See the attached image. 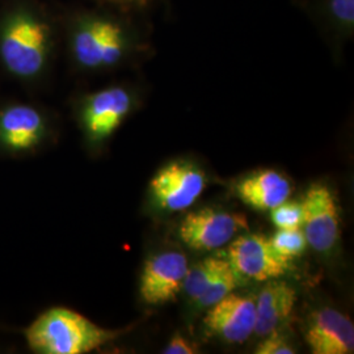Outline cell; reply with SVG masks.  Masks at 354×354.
Listing matches in <instances>:
<instances>
[{
	"label": "cell",
	"mask_w": 354,
	"mask_h": 354,
	"mask_svg": "<svg viewBox=\"0 0 354 354\" xmlns=\"http://www.w3.org/2000/svg\"><path fill=\"white\" fill-rule=\"evenodd\" d=\"M54 28L37 8L20 4L0 20V64L13 79L35 84L46 75L54 51Z\"/></svg>",
	"instance_id": "obj_1"
},
{
	"label": "cell",
	"mask_w": 354,
	"mask_h": 354,
	"mask_svg": "<svg viewBox=\"0 0 354 354\" xmlns=\"http://www.w3.org/2000/svg\"><path fill=\"white\" fill-rule=\"evenodd\" d=\"M127 329L105 328L75 310L53 306L23 329L28 349L35 354H87L120 339Z\"/></svg>",
	"instance_id": "obj_2"
},
{
	"label": "cell",
	"mask_w": 354,
	"mask_h": 354,
	"mask_svg": "<svg viewBox=\"0 0 354 354\" xmlns=\"http://www.w3.org/2000/svg\"><path fill=\"white\" fill-rule=\"evenodd\" d=\"M136 32L124 20L106 13L76 16L68 32L74 64L86 71L113 68L122 64L136 45Z\"/></svg>",
	"instance_id": "obj_3"
},
{
	"label": "cell",
	"mask_w": 354,
	"mask_h": 354,
	"mask_svg": "<svg viewBox=\"0 0 354 354\" xmlns=\"http://www.w3.org/2000/svg\"><path fill=\"white\" fill-rule=\"evenodd\" d=\"M54 140L50 114L33 102L0 105V158L26 159L46 150Z\"/></svg>",
	"instance_id": "obj_4"
},
{
	"label": "cell",
	"mask_w": 354,
	"mask_h": 354,
	"mask_svg": "<svg viewBox=\"0 0 354 354\" xmlns=\"http://www.w3.org/2000/svg\"><path fill=\"white\" fill-rule=\"evenodd\" d=\"M136 105L134 93L125 86H109L82 97L77 122L87 145L97 149L111 140Z\"/></svg>",
	"instance_id": "obj_5"
},
{
	"label": "cell",
	"mask_w": 354,
	"mask_h": 354,
	"mask_svg": "<svg viewBox=\"0 0 354 354\" xmlns=\"http://www.w3.org/2000/svg\"><path fill=\"white\" fill-rule=\"evenodd\" d=\"M226 259L241 277L257 282L279 279L291 268L290 259L277 252L260 234L238 236L230 244Z\"/></svg>",
	"instance_id": "obj_6"
},
{
	"label": "cell",
	"mask_w": 354,
	"mask_h": 354,
	"mask_svg": "<svg viewBox=\"0 0 354 354\" xmlns=\"http://www.w3.org/2000/svg\"><path fill=\"white\" fill-rule=\"evenodd\" d=\"M243 230H248L244 215L205 207L183 219L178 235L190 250L213 251L225 247Z\"/></svg>",
	"instance_id": "obj_7"
},
{
	"label": "cell",
	"mask_w": 354,
	"mask_h": 354,
	"mask_svg": "<svg viewBox=\"0 0 354 354\" xmlns=\"http://www.w3.org/2000/svg\"><path fill=\"white\" fill-rule=\"evenodd\" d=\"M206 176L188 162H174L163 167L150 183L155 203L168 212H183L203 194Z\"/></svg>",
	"instance_id": "obj_8"
},
{
	"label": "cell",
	"mask_w": 354,
	"mask_h": 354,
	"mask_svg": "<svg viewBox=\"0 0 354 354\" xmlns=\"http://www.w3.org/2000/svg\"><path fill=\"white\" fill-rule=\"evenodd\" d=\"M302 207L307 244L317 252H329L340 234V213L333 193L324 184H314L306 192Z\"/></svg>",
	"instance_id": "obj_9"
},
{
	"label": "cell",
	"mask_w": 354,
	"mask_h": 354,
	"mask_svg": "<svg viewBox=\"0 0 354 354\" xmlns=\"http://www.w3.org/2000/svg\"><path fill=\"white\" fill-rule=\"evenodd\" d=\"M189 264L181 252L169 251L149 259L142 269L140 294L143 302L152 306L175 301L183 290Z\"/></svg>",
	"instance_id": "obj_10"
},
{
	"label": "cell",
	"mask_w": 354,
	"mask_h": 354,
	"mask_svg": "<svg viewBox=\"0 0 354 354\" xmlns=\"http://www.w3.org/2000/svg\"><path fill=\"white\" fill-rule=\"evenodd\" d=\"M203 324L212 335L225 342L231 344L247 342L254 333L256 304L252 298L231 292L210 306Z\"/></svg>",
	"instance_id": "obj_11"
},
{
	"label": "cell",
	"mask_w": 354,
	"mask_h": 354,
	"mask_svg": "<svg viewBox=\"0 0 354 354\" xmlns=\"http://www.w3.org/2000/svg\"><path fill=\"white\" fill-rule=\"evenodd\" d=\"M306 342L311 353L352 354L354 352L353 322L340 311L322 308L315 311L306 330Z\"/></svg>",
	"instance_id": "obj_12"
},
{
	"label": "cell",
	"mask_w": 354,
	"mask_h": 354,
	"mask_svg": "<svg viewBox=\"0 0 354 354\" xmlns=\"http://www.w3.org/2000/svg\"><path fill=\"white\" fill-rule=\"evenodd\" d=\"M236 193L241 201L259 212H270L291 194L290 181L273 169H264L241 180Z\"/></svg>",
	"instance_id": "obj_13"
},
{
	"label": "cell",
	"mask_w": 354,
	"mask_h": 354,
	"mask_svg": "<svg viewBox=\"0 0 354 354\" xmlns=\"http://www.w3.org/2000/svg\"><path fill=\"white\" fill-rule=\"evenodd\" d=\"M269 282V281H268ZM297 302V291L286 282L272 281L257 295L254 333L266 336L279 329L290 317Z\"/></svg>",
	"instance_id": "obj_14"
},
{
	"label": "cell",
	"mask_w": 354,
	"mask_h": 354,
	"mask_svg": "<svg viewBox=\"0 0 354 354\" xmlns=\"http://www.w3.org/2000/svg\"><path fill=\"white\" fill-rule=\"evenodd\" d=\"M317 19L336 37L349 38L354 33V0H314Z\"/></svg>",
	"instance_id": "obj_15"
},
{
	"label": "cell",
	"mask_w": 354,
	"mask_h": 354,
	"mask_svg": "<svg viewBox=\"0 0 354 354\" xmlns=\"http://www.w3.org/2000/svg\"><path fill=\"white\" fill-rule=\"evenodd\" d=\"M225 263L226 257H207L203 261H200L198 264L188 269L183 289L185 290L190 299L196 302L198 301V298L213 282L215 276L218 274L221 268L225 266Z\"/></svg>",
	"instance_id": "obj_16"
},
{
	"label": "cell",
	"mask_w": 354,
	"mask_h": 354,
	"mask_svg": "<svg viewBox=\"0 0 354 354\" xmlns=\"http://www.w3.org/2000/svg\"><path fill=\"white\" fill-rule=\"evenodd\" d=\"M241 283V276L236 273V270L231 266L226 259L225 266L221 268L218 274L215 276L213 282L209 285V288L203 291V295L198 298V304L210 307L213 304L219 302L228 294L234 292V290Z\"/></svg>",
	"instance_id": "obj_17"
},
{
	"label": "cell",
	"mask_w": 354,
	"mask_h": 354,
	"mask_svg": "<svg viewBox=\"0 0 354 354\" xmlns=\"http://www.w3.org/2000/svg\"><path fill=\"white\" fill-rule=\"evenodd\" d=\"M269 241L277 252L290 260L297 256H301L308 245L302 228H292V230L279 228L277 232Z\"/></svg>",
	"instance_id": "obj_18"
},
{
	"label": "cell",
	"mask_w": 354,
	"mask_h": 354,
	"mask_svg": "<svg viewBox=\"0 0 354 354\" xmlns=\"http://www.w3.org/2000/svg\"><path fill=\"white\" fill-rule=\"evenodd\" d=\"M273 225L282 230L302 228L304 225V207L302 203L285 201L270 210Z\"/></svg>",
	"instance_id": "obj_19"
},
{
	"label": "cell",
	"mask_w": 354,
	"mask_h": 354,
	"mask_svg": "<svg viewBox=\"0 0 354 354\" xmlns=\"http://www.w3.org/2000/svg\"><path fill=\"white\" fill-rule=\"evenodd\" d=\"M295 349L277 330L264 336L263 342L259 344L256 354H294Z\"/></svg>",
	"instance_id": "obj_20"
},
{
	"label": "cell",
	"mask_w": 354,
	"mask_h": 354,
	"mask_svg": "<svg viewBox=\"0 0 354 354\" xmlns=\"http://www.w3.org/2000/svg\"><path fill=\"white\" fill-rule=\"evenodd\" d=\"M165 354H194L197 353L196 348L190 344L184 336L176 335L171 339V342H168V345L165 346Z\"/></svg>",
	"instance_id": "obj_21"
},
{
	"label": "cell",
	"mask_w": 354,
	"mask_h": 354,
	"mask_svg": "<svg viewBox=\"0 0 354 354\" xmlns=\"http://www.w3.org/2000/svg\"><path fill=\"white\" fill-rule=\"evenodd\" d=\"M120 6H127V7H140L145 6L149 0H108Z\"/></svg>",
	"instance_id": "obj_22"
}]
</instances>
